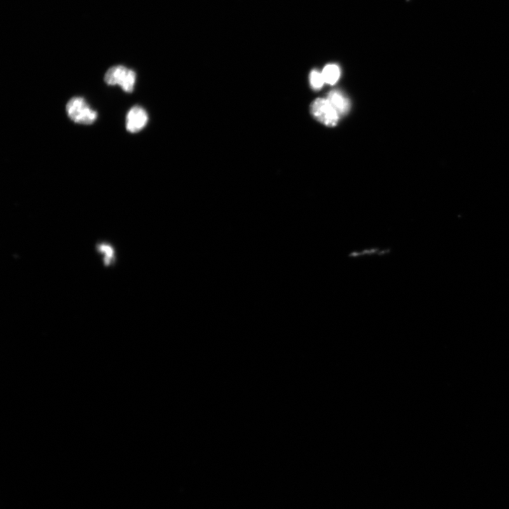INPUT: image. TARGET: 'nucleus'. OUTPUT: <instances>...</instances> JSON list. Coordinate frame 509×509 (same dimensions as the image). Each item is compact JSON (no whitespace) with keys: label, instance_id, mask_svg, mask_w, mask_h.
<instances>
[{"label":"nucleus","instance_id":"1","mask_svg":"<svg viewBox=\"0 0 509 509\" xmlns=\"http://www.w3.org/2000/svg\"><path fill=\"white\" fill-rule=\"evenodd\" d=\"M69 118L76 123L91 125L97 119V113L81 97H73L66 107Z\"/></svg>","mask_w":509,"mask_h":509},{"label":"nucleus","instance_id":"2","mask_svg":"<svg viewBox=\"0 0 509 509\" xmlns=\"http://www.w3.org/2000/svg\"><path fill=\"white\" fill-rule=\"evenodd\" d=\"M106 83L111 86L119 85L124 92L132 93L136 81L135 72L122 65L111 67L104 76Z\"/></svg>","mask_w":509,"mask_h":509},{"label":"nucleus","instance_id":"3","mask_svg":"<svg viewBox=\"0 0 509 509\" xmlns=\"http://www.w3.org/2000/svg\"><path fill=\"white\" fill-rule=\"evenodd\" d=\"M311 114L320 123L334 127L339 121V114L327 100L318 99L311 105Z\"/></svg>","mask_w":509,"mask_h":509},{"label":"nucleus","instance_id":"4","mask_svg":"<svg viewBox=\"0 0 509 509\" xmlns=\"http://www.w3.org/2000/svg\"><path fill=\"white\" fill-rule=\"evenodd\" d=\"M147 122L148 116L146 111L140 107H134L127 115V130L131 133H137L147 125Z\"/></svg>","mask_w":509,"mask_h":509},{"label":"nucleus","instance_id":"5","mask_svg":"<svg viewBox=\"0 0 509 509\" xmlns=\"http://www.w3.org/2000/svg\"><path fill=\"white\" fill-rule=\"evenodd\" d=\"M328 102L337 111L338 114H346L350 109V102L348 100L338 91H332L327 96Z\"/></svg>","mask_w":509,"mask_h":509},{"label":"nucleus","instance_id":"6","mask_svg":"<svg viewBox=\"0 0 509 509\" xmlns=\"http://www.w3.org/2000/svg\"><path fill=\"white\" fill-rule=\"evenodd\" d=\"M325 82L329 84H334L341 76V70L335 65H328L322 72Z\"/></svg>","mask_w":509,"mask_h":509},{"label":"nucleus","instance_id":"7","mask_svg":"<svg viewBox=\"0 0 509 509\" xmlns=\"http://www.w3.org/2000/svg\"><path fill=\"white\" fill-rule=\"evenodd\" d=\"M310 82L312 88L318 90L323 86L325 80L321 73L318 71H313L310 74Z\"/></svg>","mask_w":509,"mask_h":509},{"label":"nucleus","instance_id":"8","mask_svg":"<svg viewBox=\"0 0 509 509\" xmlns=\"http://www.w3.org/2000/svg\"><path fill=\"white\" fill-rule=\"evenodd\" d=\"M100 250L106 254V256H107L106 263L107 265H109L114 257L113 248L111 247L109 245L103 244V245H100Z\"/></svg>","mask_w":509,"mask_h":509}]
</instances>
